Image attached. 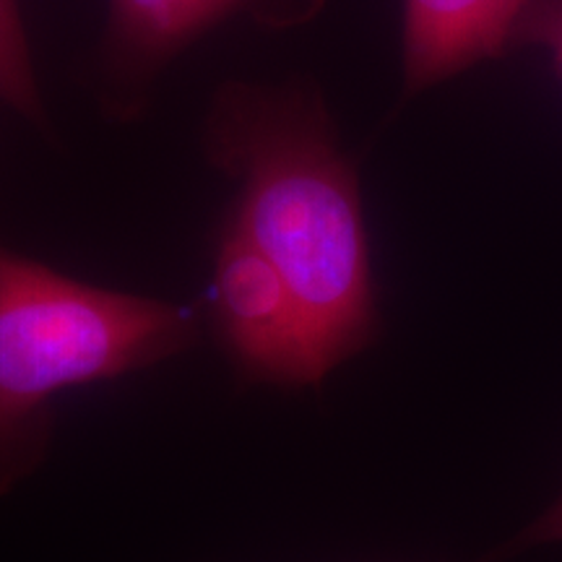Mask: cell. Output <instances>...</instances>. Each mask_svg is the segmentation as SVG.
I'll return each mask as SVG.
<instances>
[{"mask_svg":"<svg viewBox=\"0 0 562 562\" xmlns=\"http://www.w3.org/2000/svg\"><path fill=\"white\" fill-rule=\"evenodd\" d=\"M201 151L232 186L224 220L277 266L326 378L381 334L360 175L318 83L224 81L201 121Z\"/></svg>","mask_w":562,"mask_h":562,"instance_id":"1","label":"cell"},{"mask_svg":"<svg viewBox=\"0 0 562 562\" xmlns=\"http://www.w3.org/2000/svg\"><path fill=\"white\" fill-rule=\"evenodd\" d=\"M199 313L87 284L0 243V497L40 472L60 393L186 355Z\"/></svg>","mask_w":562,"mask_h":562,"instance_id":"2","label":"cell"},{"mask_svg":"<svg viewBox=\"0 0 562 562\" xmlns=\"http://www.w3.org/2000/svg\"><path fill=\"white\" fill-rule=\"evenodd\" d=\"M328 0H108V19L87 81L112 123H136L151 108L167 68L232 19L269 32L311 24Z\"/></svg>","mask_w":562,"mask_h":562,"instance_id":"3","label":"cell"},{"mask_svg":"<svg viewBox=\"0 0 562 562\" xmlns=\"http://www.w3.org/2000/svg\"><path fill=\"white\" fill-rule=\"evenodd\" d=\"M211 326L245 381L318 385L326 381L297 300L277 266L240 227L224 220L214 245Z\"/></svg>","mask_w":562,"mask_h":562,"instance_id":"4","label":"cell"},{"mask_svg":"<svg viewBox=\"0 0 562 562\" xmlns=\"http://www.w3.org/2000/svg\"><path fill=\"white\" fill-rule=\"evenodd\" d=\"M562 0H402V97L467 74L482 63L537 50Z\"/></svg>","mask_w":562,"mask_h":562,"instance_id":"5","label":"cell"},{"mask_svg":"<svg viewBox=\"0 0 562 562\" xmlns=\"http://www.w3.org/2000/svg\"><path fill=\"white\" fill-rule=\"evenodd\" d=\"M0 102L40 128L47 121L19 0H0Z\"/></svg>","mask_w":562,"mask_h":562,"instance_id":"6","label":"cell"},{"mask_svg":"<svg viewBox=\"0 0 562 562\" xmlns=\"http://www.w3.org/2000/svg\"><path fill=\"white\" fill-rule=\"evenodd\" d=\"M562 542V497L521 533V544Z\"/></svg>","mask_w":562,"mask_h":562,"instance_id":"7","label":"cell"},{"mask_svg":"<svg viewBox=\"0 0 562 562\" xmlns=\"http://www.w3.org/2000/svg\"><path fill=\"white\" fill-rule=\"evenodd\" d=\"M537 50L547 53V58H550L554 74H558V79L562 81V13L552 21L550 26H547L542 40H539Z\"/></svg>","mask_w":562,"mask_h":562,"instance_id":"8","label":"cell"}]
</instances>
